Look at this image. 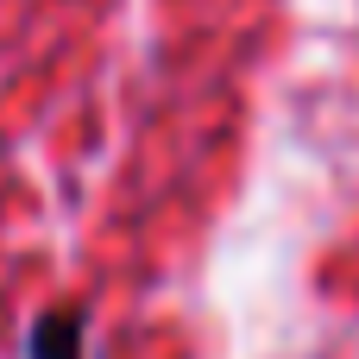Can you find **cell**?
Segmentation results:
<instances>
[{
  "mask_svg": "<svg viewBox=\"0 0 359 359\" xmlns=\"http://www.w3.org/2000/svg\"><path fill=\"white\" fill-rule=\"evenodd\" d=\"M32 359H82V316L50 309V316L32 328Z\"/></svg>",
  "mask_w": 359,
  "mask_h": 359,
  "instance_id": "obj_1",
  "label": "cell"
}]
</instances>
